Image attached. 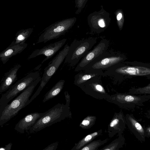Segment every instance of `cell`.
<instances>
[{
	"label": "cell",
	"instance_id": "obj_2",
	"mask_svg": "<svg viewBox=\"0 0 150 150\" xmlns=\"http://www.w3.org/2000/svg\"><path fill=\"white\" fill-rule=\"evenodd\" d=\"M67 118H71L70 107L65 104L58 103L38 119L29 130V132L30 133L37 132Z\"/></svg>",
	"mask_w": 150,
	"mask_h": 150
},
{
	"label": "cell",
	"instance_id": "obj_22",
	"mask_svg": "<svg viewBox=\"0 0 150 150\" xmlns=\"http://www.w3.org/2000/svg\"><path fill=\"white\" fill-rule=\"evenodd\" d=\"M96 74H83L79 73L74 76V84L79 87L80 85L86 81L95 76Z\"/></svg>",
	"mask_w": 150,
	"mask_h": 150
},
{
	"label": "cell",
	"instance_id": "obj_9",
	"mask_svg": "<svg viewBox=\"0 0 150 150\" xmlns=\"http://www.w3.org/2000/svg\"><path fill=\"white\" fill-rule=\"evenodd\" d=\"M125 118L126 124L131 132L139 140L144 142L145 127L142 126L132 114H127Z\"/></svg>",
	"mask_w": 150,
	"mask_h": 150
},
{
	"label": "cell",
	"instance_id": "obj_12",
	"mask_svg": "<svg viewBox=\"0 0 150 150\" xmlns=\"http://www.w3.org/2000/svg\"><path fill=\"white\" fill-rule=\"evenodd\" d=\"M105 47L104 43H99L82 59L75 68V71L77 72L85 69L92 61L103 53Z\"/></svg>",
	"mask_w": 150,
	"mask_h": 150
},
{
	"label": "cell",
	"instance_id": "obj_24",
	"mask_svg": "<svg viewBox=\"0 0 150 150\" xmlns=\"http://www.w3.org/2000/svg\"><path fill=\"white\" fill-rule=\"evenodd\" d=\"M129 93L133 95L143 94L145 95L150 94V86L148 85L142 88H132L129 90Z\"/></svg>",
	"mask_w": 150,
	"mask_h": 150
},
{
	"label": "cell",
	"instance_id": "obj_17",
	"mask_svg": "<svg viewBox=\"0 0 150 150\" xmlns=\"http://www.w3.org/2000/svg\"><path fill=\"white\" fill-rule=\"evenodd\" d=\"M103 132L102 129L91 133L83 138L75 145L71 150H79L84 146L90 142L98 137L101 135Z\"/></svg>",
	"mask_w": 150,
	"mask_h": 150
},
{
	"label": "cell",
	"instance_id": "obj_20",
	"mask_svg": "<svg viewBox=\"0 0 150 150\" xmlns=\"http://www.w3.org/2000/svg\"><path fill=\"white\" fill-rule=\"evenodd\" d=\"M125 139L122 134L118 135V137L115 139L108 144L105 146L100 150H119L123 147L125 143Z\"/></svg>",
	"mask_w": 150,
	"mask_h": 150
},
{
	"label": "cell",
	"instance_id": "obj_1",
	"mask_svg": "<svg viewBox=\"0 0 150 150\" xmlns=\"http://www.w3.org/2000/svg\"><path fill=\"white\" fill-rule=\"evenodd\" d=\"M40 76L31 84L9 103L0 106V126L7 122L19 112L29 104V98L34 88L41 80Z\"/></svg>",
	"mask_w": 150,
	"mask_h": 150
},
{
	"label": "cell",
	"instance_id": "obj_26",
	"mask_svg": "<svg viewBox=\"0 0 150 150\" xmlns=\"http://www.w3.org/2000/svg\"><path fill=\"white\" fill-rule=\"evenodd\" d=\"M65 98L66 101L65 105L69 107H70V96L67 91H66L64 93Z\"/></svg>",
	"mask_w": 150,
	"mask_h": 150
},
{
	"label": "cell",
	"instance_id": "obj_11",
	"mask_svg": "<svg viewBox=\"0 0 150 150\" xmlns=\"http://www.w3.org/2000/svg\"><path fill=\"white\" fill-rule=\"evenodd\" d=\"M46 112L43 113L35 112L29 114L20 120L14 128L17 132L24 134L29 130L36 121L44 115Z\"/></svg>",
	"mask_w": 150,
	"mask_h": 150
},
{
	"label": "cell",
	"instance_id": "obj_8",
	"mask_svg": "<svg viewBox=\"0 0 150 150\" xmlns=\"http://www.w3.org/2000/svg\"><path fill=\"white\" fill-rule=\"evenodd\" d=\"M126 125L125 116L123 112L121 111L118 112H115L108 126L109 137L111 138L116 134L118 135L122 134L125 128Z\"/></svg>",
	"mask_w": 150,
	"mask_h": 150
},
{
	"label": "cell",
	"instance_id": "obj_3",
	"mask_svg": "<svg viewBox=\"0 0 150 150\" xmlns=\"http://www.w3.org/2000/svg\"><path fill=\"white\" fill-rule=\"evenodd\" d=\"M150 99V95L137 96L129 93H117L108 95L105 99L120 108L128 110H134L137 107L142 106Z\"/></svg>",
	"mask_w": 150,
	"mask_h": 150
},
{
	"label": "cell",
	"instance_id": "obj_30",
	"mask_svg": "<svg viewBox=\"0 0 150 150\" xmlns=\"http://www.w3.org/2000/svg\"><path fill=\"white\" fill-rule=\"evenodd\" d=\"M122 17V14L121 13H120L118 14L117 17V20H120Z\"/></svg>",
	"mask_w": 150,
	"mask_h": 150
},
{
	"label": "cell",
	"instance_id": "obj_21",
	"mask_svg": "<svg viewBox=\"0 0 150 150\" xmlns=\"http://www.w3.org/2000/svg\"><path fill=\"white\" fill-rule=\"evenodd\" d=\"M108 140V139L107 138L103 140L99 139L92 141L80 149V150H97L100 146L107 142Z\"/></svg>",
	"mask_w": 150,
	"mask_h": 150
},
{
	"label": "cell",
	"instance_id": "obj_13",
	"mask_svg": "<svg viewBox=\"0 0 150 150\" xmlns=\"http://www.w3.org/2000/svg\"><path fill=\"white\" fill-rule=\"evenodd\" d=\"M21 67L19 64L16 65L4 74L1 81L0 94L8 90L17 80V73Z\"/></svg>",
	"mask_w": 150,
	"mask_h": 150
},
{
	"label": "cell",
	"instance_id": "obj_23",
	"mask_svg": "<svg viewBox=\"0 0 150 150\" xmlns=\"http://www.w3.org/2000/svg\"><path fill=\"white\" fill-rule=\"evenodd\" d=\"M96 118V117L95 116L88 115L81 122L79 126L83 129H89L94 125Z\"/></svg>",
	"mask_w": 150,
	"mask_h": 150
},
{
	"label": "cell",
	"instance_id": "obj_18",
	"mask_svg": "<svg viewBox=\"0 0 150 150\" xmlns=\"http://www.w3.org/2000/svg\"><path fill=\"white\" fill-rule=\"evenodd\" d=\"M65 82V81L64 80L59 81L46 93L42 102L45 103L58 95L62 90Z\"/></svg>",
	"mask_w": 150,
	"mask_h": 150
},
{
	"label": "cell",
	"instance_id": "obj_7",
	"mask_svg": "<svg viewBox=\"0 0 150 150\" xmlns=\"http://www.w3.org/2000/svg\"><path fill=\"white\" fill-rule=\"evenodd\" d=\"M67 40L66 38H64L45 46L41 49H36L32 52L28 59H30L42 55L46 57L41 64L35 68V70L38 69L40 68L45 62L52 57L56 54L64 45Z\"/></svg>",
	"mask_w": 150,
	"mask_h": 150
},
{
	"label": "cell",
	"instance_id": "obj_19",
	"mask_svg": "<svg viewBox=\"0 0 150 150\" xmlns=\"http://www.w3.org/2000/svg\"><path fill=\"white\" fill-rule=\"evenodd\" d=\"M32 32L31 29L22 30L18 32L16 35L14 40L9 45L14 46L25 43Z\"/></svg>",
	"mask_w": 150,
	"mask_h": 150
},
{
	"label": "cell",
	"instance_id": "obj_4",
	"mask_svg": "<svg viewBox=\"0 0 150 150\" xmlns=\"http://www.w3.org/2000/svg\"><path fill=\"white\" fill-rule=\"evenodd\" d=\"M69 45L66 44L44 69V72L41 78L40 84L38 89L28 102L30 104L40 94V93L53 76L59 66L64 60L67 54Z\"/></svg>",
	"mask_w": 150,
	"mask_h": 150
},
{
	"label": "cell",
	"instance_id": "obj_14",
	"mask_svg": "<svg viewBox=\"0 0 150 150\" xmlns=\"http://www.w3.org/2000/svg\"><path fill=\"white\" fill-rule=\"evenodd\" d=\"M28 44H23L10 46L0 52V61L3 64H6L12 57L21 53L27 47Z\"/></svg>",
	"mask_w": 150,
	"mask_h": 150
},
{
	"label": "cell",
	"instance_id": "obj_6",
	"mask_svg": "<svg viewBox=\"0 0 150 150\" xmlns=\"http://www.w3.org/2000/svg\"><path fill=\"white\" fill-rule=\"evenodd\" d=\"M90 43L88 40L74 39L69 46L64 63L71 67L75 66L90 49Z\"/></svg>",
	"mask_w": 150,
	"mask_h": 150
},
{
	"label": "cell",
	"instance_id": "obj_16",
	"mask_svg": "<svg viewBox=\"0 0 150 150\" xmlns=\"http://www.w3.org/2000/svg\"><path fill=\"white\" fill-rule=\"evenodd\" d=\"M123 59L120 56L106 58L95 63L92 67L94 69L107 68L117 64Z\"/></svg>",
	"mask_w": 150,
	"mask_h": 150
},
{
	"label": "cell",
	"instance_id": "obj_25",
	"mask_svg": "<svg viewBox=\"0 0 150 150\" xmlns=\"http://www.w3.org/2000/svg\"><path fill=\"white\" fill-rule=\"evenodd\" d=\"M59 142H56L52 143L43 149V150H56L57 148Z\"/></svg>",
	"mask_w": 150,
	"mask_h": 150
},
{
	"label": "cell",
	"instance_id": "obj_28",
	"mask_svg": "<svg viewBox=\"0 0 150 150\" xmlns=\"http://www.w3.org/2000/svg\"><path fill=\"white\" fill-rule=\"evenodd\" d=\"M145 132L146 137H149L150 136V126L145 127Z\"/></svg>",
	"mask_w": 150,
	"mask_h": 150
},
{
	"label": "cell",
	"instance_id": "obj_27",
	"mask_svg": "<svg viewBox=\"0 0 150 150\" xmlns=\"http://www.w3.org/2000/svg\"><path fill=\"white\" fill-rule=\"evenodd\" d=\"M12 144L10 143L6 145L5 147H0V150H10L11 149Z\"/></svg>",
	"mask_w": 150,
	"mask_h": 150
},
{
	"label": "cell",
	"instance_id": "obj_15",
	"mask_svg": "<svg viewBox=\"0 0 150 150\" xmlns=\"http://www.w3.org/2000/svg\"><path fill=\"white\" fill-rule=\"evenodd\" d=\"M116 72L122 74L135 76H144L149 75L150 69L143 67L126 66L117 69Z\"/></svg>",
	"mask_w": 150,
	"mask_h": 150
},
{
	"label": "cell",
	"instance_id": "obj_29",
	"mask_svg": "<svg viewBox=\"0 0 150 150\" xmlns=\"http://www.w3.org/2000/svg\"><path fill=\"white\" fill-rule=\"evenodd\" d=\"M99 26L101 27H104L105 26V23L103 19L100 20L98 22Z\"/></svg>",
	"mask_w": 150,
	"mask_h": 150
},
{
	"label": "cell",
	"instance_id": "obj_10",
	"mask_svg": "<svg viewBox=\"0 0 150 150\" xmlns=\"http://www.w3.org/2000/svg\"><path fill=\"white\" fill-rule=\"evenodd\" d=\"M87 94L98 99H105L109 95L100 84L90 83L88 81L79 86Z\"/></svg>",
	"mask_w": 150,
	"mask_h": 150
},
{
	"label": "cell",
	"instance_id": "obj_5",
	"mask_svg": "<svg viewBox=\"0 0 150 150\" xmlns=\"http://www.w3.org/2000/svg\"><path fill=\"white\" fill-rule=\"evenodd\" d=\"M40 76L39 71L31 72L18 81L2 95L0 98V106L8 103Z\"/></svg>",
	"mask_w": 150,
	"mask_h": 150
}]
</instances>
